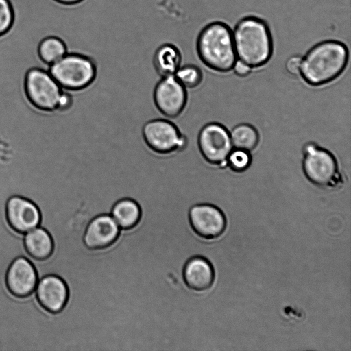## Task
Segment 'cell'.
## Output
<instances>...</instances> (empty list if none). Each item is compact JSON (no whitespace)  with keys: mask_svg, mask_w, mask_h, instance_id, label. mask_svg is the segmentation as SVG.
Listing matches in <instances>:
<instances>
[{"mask_svg":"<svg viewBox=\"0 0 351 351\" xmlns=\"http://www.w3.org/2000/svg\"><path fill=\"white\" fill-rule=\"evenodd\" d=\"M23 243L27 254L37 260L48 258L53 247L49 233L40 226L24 234Z\"/></svg>","mask_w":351,"mask_h":351,"instance_id":"17","label":"cell"},{"mask_svg":"<svg viewBox=\"0 0 351 351\" xmlns=\"http://www.w3.org/2000/svg\"><path fill=\"white\" fill-rule=\"evenodd\" d=\"M230 136L234 148L248 152L256 147L259 139L256 130L247 123L236 125L230 132Z\"/></svg>","mask_w":351,"mask_h":351,"instance_id":"19","label":"cell"},{"mask_svg":"<svg viewBox=\"0 0 351 351\" xmlns=\"http://www.w3.org/2000/svg\"><path fill=\"white\" fill-rule=\"evenodd\" d=\"M348 57V49L342 42L335 40L320 42L302 58L300 74L310 85L325 84L343 72Z\"/></svg>","mask_w":351,"mask_h":351,"instance_id":"1","label":"cell"},{"mask_svg":"<svg viewBox=\"0 0 351 351\" xmlns=\"http://www.w3.org/2000/svg\"><path fill=\"white\" fill-rule=\"evenodd\" d=\"M183 278L190 289L196 291H207L214 283L215 269L207 258L195 256L186 261Z\"/></svg>","mask_w":351,"mask_h":351,"instance_id":"15","label":"cell"},{"mask_svg":"<svg viewBox=\"0 0 351 351\" xmlns=\"http://www.w3.org/2000/svg\"><path fill=\"white\" fill-rule=\"evenodd\" d=\"M187 90L173 75L160 77L153 91V100L159 112L173 119L184 110L187 102Z\"/></svg>","mask_w":351,"mask_h":351,"instance_id":"9","label":"cell"},{"mask_svg":"<svg viewBox=\"0 0 351 351\" xmlns=\"http://www.w3.org/2000/svg\"><path fill=\"white\" fill-rule=\"evenodd\" d=\"M119 230L120 227L110 214L99 215L88 224L83 241L89 249L104 248L115 241Z\"/></svg>","mask_w":351,"mask_h":351,"instance_id":"14","label":"cell"},{"mask_svg":"<svg viewBox=\"0 0 351 351\" xmlns=\"http://www.w3.org/2000/svg\"><path fill=\"white\" fill-rule=\"evenodd\" d=\"M237 59L252 68L265 64L273 53V40L267 23L256 16L239 20L232 32Z\"/></svg>","mask_w":351,"mask_h":351,"instance_id":"2","label":"cell"},{"mask_svg":"<svg viewBox=\"0 0 351 351\" xmlns=\"http://www.w3.org/2000/svg\"><path fill=\"white\" fill-rule=\"evenodd\" d=\"M34 293L40 306L53 313L63 308L68 298L65 282L54 274H49L40 278Z\"/></svg>","mask_w":351,"mask_h":351,"instance_id":"13","label":"cell"},{"mask_svg":"<svg viewBox=\"0 0 351 351\" xmlns=\"http://www.w3.org/2000/svg\"><path fill=\"white\" fill-rule=\"evenodd\" d=\"M6 218L14 231L25 234L39 226L40 214L32 201L19 196L11 197L6 204Z\"/></svg>","mask_w":351,"mask_h":351,"instance_id":"12","label":"cell"},{"mask_svg":"<svg viewBox=\"0 0 351 351\" xmlns=\"http://www.w3.org/2000/svg\"><path fill=\"white\" fill-rule=\"evenodd\" d=\"M174 76L186 89L198 87L203 80L201 69L193 64H182Z\"/></svg>","mask_w":351,"mask_h":351,"instance_id":"21","label":"cell"},{"mask_svg":"<svg viewBox=\"0 0 351 351\" xmlns=\"http://www.w3.org/2000/svg\"><path fill=\"white\" fill-rule=\"evenodd\" d=\"M13 20V12L8 0H0V34L5 32Z\"/></svg>","mask_w":351,"mask_h":351,"instance_id":"23","label":"cell"},{"mask_svg":"<svg viewBox=\"0 0 351 351\" xmlns=\"http://www.w3.org/2000/svg\"><path fill=\"white\" fill-rule=\"evenodd\" d=\"M25 90L29 100L43 110L57 108L62 97V87L49 71L30 69L25 78Z\"/></svg>","mask_w":351,"mask_h":351,"instance_id":"8","label":"cell"},{"mask_svg":"<svg viewBox=\"0 0 351 351\" xmlns=\"http://www.w3.org/2000/svg\"><path fill=\"white\" fill-rule=\"evenodd\" d=\"M110 215L121 229H128L137 223L141 210L135 201L123 198L113 205Z\"/></svg>","mask_w":351,"mask_h":351,"instance_id":"18","label":"cell"},{"mask_svg":"<svg viewBox=\"0 0 351 351\" xmlns=\"http://www.w3.org/2000/svg\"><path fill=\"white\" fill-rule=\"evenodd\" d=\"M182 55L174 44L164 43L154 51L152 58V66L160 77L173 75L182 65Z\"/></svg>","mask_w":351,"mask_h":351,"instance_id":"16","label":"cell"},{"mask_svg":"<svg viewBox=\"0 0 351 351\" xmlns=\"http://www.w3.org/2000/svg\"><path fill=\"white\" fill-rule=\"evenodd\" d=\"M189 217L194 232L208 241L218 238L226 228L224 214L217 206L210 203H199L192 206Z\"/></svg>","mask_w":351,"mask_h":351,"instance_id":"10","label":"cell"},{"mask_svg":"<svg viewBox=\"0 0 351 351\" xmlns=\"http://www.w3.org/2000/svg\"><path fill=\"white\" fill-rule=\"evenodd\" d=\"M141 134L145 144L158 154H169L182 147L187 138L169 119L160 115L147 120Z\"/></svg>","mask_w":351,"mask_h":351,"instance_id":"5","label":"cell"},{"mask_svg":"<svg viewBox=\"0 0 351 351\" xmlns=\"http://www.w3.org/2000/svg\"><path fill=\"white\" fill-rule=\"evenodd\" d=\"M196 51L204 65L219 72L232 69L237 59L232 31L221 21L211 22L201 29L197 38Z\"/></svg>","mask_w":351,"mask_h":351,"instance_id":"3","label":"cell"},{"mask_svg":"<svg viewBox=\"0 0 351 351\" xmlns=\"http://www.w3.org/2000/svg\"><path fill=\"white\" fill-rule=\"evenodd\" d=\"M68 52L65 43L56 36L43 39L38 47V53L45 63L51 65L64 57Z\"/></svg>","mask_w":351,"mask_h":351,"instance_id":"20","label":"cell"},{"mask_svg":"<svg viewBox=\"0 0 351 351\" xmlns=\"http://www.w3.org/2000/svg\"><path fill=\"white\" fill-rule=\"evenodd\" d=\"M38 274L31 261L25 257L15 258L10 265L5 276L9 291L14 296L25 298L35 290Z\"/></svg>","mask_w":351,"mask_h":351,"instance_id":"11","label":"cell"},{"mask_svg":"<svg viewBox=\"0 0 351 351\" xmlns=\"http://www.w3.org/2000/svg\"><path fill=\"white\" fill-rule=\"evenodd\" d=\"M197 144L204 160L212 165L226 167L227 158L233 149L230 132L218 123L203 125L198 132Z\"/></svg>","mask_w":351,"mask_h":351,"instance_id":"6","label":"cell"},{"mask_svg":"<svg viewBox=\"0 0 351 351\" xmlns=\"http://www.w3.org/2000/svg\"><path fill=\"white\" fill-rule=\"evenodd\" d=\"M252 161L250 152L235 148L229 154L227 164L232 170L236 172H243L250 165Z\"/></svg>","mask_w":351,"mask_h":351,"instance_id":"22","label":"cell"},{"mask_svg":"<svg viewBox=\"0 0 351 351\" xmlns=\"http://www.w3.org/2000/svg\"><path fill=\"white\" fill-rule=\"evenodd\" d=\"M302 58L299 56L290 57L286 62L287 71L291 75H298L300 71Z\"/></svg>","mask_w":351,"mask_h":351,"instance_id":"24","label":"cell"},{"mask_svg":"<svg viewBox=\"0 0 351 351\" xmlns=\"http://www.w3.org/2000/svg\"><path fill=\"white\" fill-rule=\"evenodd\" d=\"M49 73L62 88L82 90L95 79L97 64L93 57L73 51L51 64Z\"/></svg>","mask_w":351,"mask_h":351,"instance_id":"4","label":"cell"},{"mask_svg":"<svg viewBox=\"0 0 351 351\" xmlns=\"http://www.w3.org/2000/svg\"><path fill=\"white\" fill-rule=\"evenodd\" d=\"M303 171L308 180L316 186L329 187L336 184L337 165L328 151L308 143L304 148Z\"/></svg>","mask_w":351,"mask_h":351,"instance_id":"7","label":"cell"},{"mask_svg":"<svg viewBox=\"0 0 351 351\" xmlns=\"http://www.w3.org/2000/svg\"><path fill=\"white\" fill-rule=\"evenodd\" d=\"M232 69L237 75L241 77L248 75L252 71L251 66L239 59H237Z\"/></svg>","mask_w":351,"mask_h":351,"instance_id":"25","label":"cell"},{"mask_svg":"<svg viewBox=\"0 0 351 351\" xmlns=\"http://www.w3.org/2000/svg\"><path fill=\"white\" fill-rule=\"evenodd\" d=\"M58 3L69 6V7H75L78 4H80L84 0H56Z\"/></svg>","mask_w":351,"mask_h":351,"instance_id":"26","label":"cell"}]
</instances>
